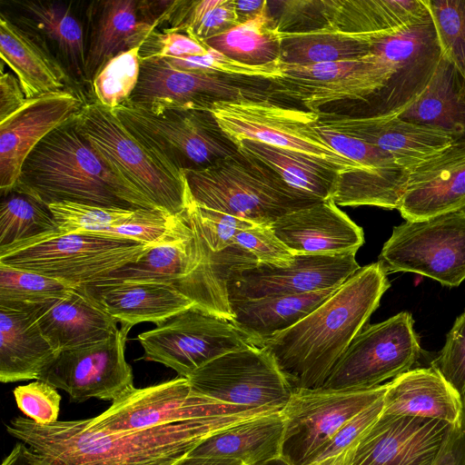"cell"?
<instances>
[{
  "label": "cell",
  "mask_w": 465,
  "mask_h": 465,
  "mask_svg": "<svg viewBox=\"0 0 465 465\" xmlns=\"http://www.w3.org/2000/svg\"><path fill=\"white\" fill-rule=\"evenodd\" d=\"M130 330L121 325L107 340L57 352L38 380L64 391L74 402L91 398L113 402L134 387L133 371L125 360Z\"/></svg>",
  "instance_id": "cell-17"
},
{
  "label": "cell",
  "mask_w": 465,
  "mask_h": 465,
  "mask_svg": "<svg viewBox=\"0 0 465 465\" xmlns=\"http://www.w3.org/2000/svg\"><path fill=\"white\" fill-rule=\"evenodd\" d=\"M137 340L143 359L162 363L184 378L223 354L252 345L231 320L198 304L140 333Z\"/></svg>",
  "instance_id": "cell-10"
},
{
  "label": "cell",
  "mask_w": 465,
  "mask_h": 465,
  "mask_svg": "<svg viewBox=\"0 0 465 465\" xmlns=\"http://www.w3.org/2000/svg\"><path fill=\"white\" fill-rule=\"evenodd\" d=\"M380 36L341 32L328 26L282 33L280 60L285 65L305 66L351 61L371 54L372 42Z\"/></svg>",
  "instance_id": "cell-36"
},
{
  "label": "cell",
  "mask_w": 465,
  "mask_h": 465,
  "mask_svg": "<svg viewBox=\"0 0 465 465\" xmlns=\"http://www.w3.org/2000/svg\"><path fill=\"white\" fill-rule=\"evenodd\" d=\"M284 419L282 411L222 430L200 443L187 456L239 460L244 465L282 460Z\"/></svg>",
  "instance_id": "cell-31"
},
{
  "label": "cell",
  "mask_w": 465,
  "mask_h": 465,
  "mask_svg": "<svg viewBox=\"0 0 465 465\" xmlns=\"http://www.w3.org/2000/svg\"><path fill=\"white\" fill-rule=\"evenodd\" d=\"M465 407L464 399L432 367L416 368L389 382L382 413L440 420L453 425Z\"/></svg>",
  "instance_id": "cell-27"
},
{
  "label": "cell",
  "mask_w": 465,
  "mask_h": 465,
  "mask_svg": "<svg viewBox=\"0 0 465 465\" xmlns=\"http://www.w3.org/2000/svg\"><path fill=\"white\" fill-rule=\"evenodd\" d=\"M48 205L74 202L157 209L119 178L78 132L74 120L46 135L25 158L13 189Z\"/></svg>",
  "instance_id": "cell-3"
},
{
  "label": "cell",
  "mask_w": 465,
  "mask_h": 465,
  "mask_svg": "<svg viewBox=\"0 0 465 465\" xmlns=\"http://www.w3.org/2000/svg\"><path fill=\"white\" fill-rule=\"evenodd\" d=\"M172 465H244L239 460L184 456Z\"/></svg>",
  "instance_id": "cell-58"
},
{
  "label": "cell",
  "mask_w": 465,
  "mask_h": 465,
  "mask_svg": "<svg viewBox=\"0 0 465 465\" xmlns=\"http://www.w3.org/2000/svg\"><path fill=\"white\" fill-rule=\"evenodd\" d=\"M320 115L321 124L387 152L408 170L453 142L450 134L403 120L398 114L348 116L321 112Z\"/></svg>",
  "instance_id": "cell-23"
},
{
  "label": "cell",
  "mask_w": 465,
  "mask_h": 465,
  "mask_svg": "<svg viewBox=\"0 0 465 465\" xmlns=\"http://www.w3.org/2000/svg\"><path fill=\"white\" fill-rule=\"evenodd\" d=\"M141 45L105 62L93 77L96 102L109 109L125 104L134 92L141 72Z\"/></svg>",
  "instance_id": "cell-43"
},
{
  "label": "cell",
  "mask_w": 465,
  "mask_h": 465,
  "mask_svg": "<svg viewBox=\"0 0 465 465\" xmlns=\"http://www.w3.org/2000/svg\"><path fill=\"white\" fill-rule=\"evenodd\" d=\"M170 28L204 41L237 25L234 0L181 1Z\"/></svg>",
  "instance_id": "cell-42"
},
{
  "label": "cell",
  "mask_w": 465,
  "mask_h": 465,
  "mask_svg": "<svg viewBox=\"0 0 465 465\" xmlns=\"http://www.w3.org/2000/svg\"><path fill=\"white\" fill-rule=\"evenodd\" d=\"M432 16L442 54L465 82V0H425Z\"/></svg>",
  "instance_id": "cell-45"
},
{
  "label": "cell",
  "mask_w": 465,
  "mask_h": 465,
  "mask_svg": "<svg viewBox=\"0 0 465 465\" xmlns=\"http://www.w3.org/2000/svg\"><path fill=\"white\" fill-rule=\"evenodd\" d=\"M22 6L36 28L54 43L73 71L84 75L87 50L84 28L71 7L41 1H27Z\"/></svg>",
  "instance_id": "cell-40"
},
{
  "label": "cell",
  "mask_w": 465,
  "mask_h": 465,
  "mask_svg": "<svg viewBox=\"0 0 465 465\" xmlns=\"http://www.w3.org/2000/svg\"><path fill=\"white\" fill-rule=\"evenodd\" d=\"M138 3L133 0H109L101 3L94 21L86 51L84 76L93 78L99 68L121 52L141 45L155 30L138 17Z\"/></svg>",
  "instance_id": "cell-34"
},
{
  "label": "cell",
  "mask_w": 465,
  "mask_h": 465,
  "mask_svg": "<svg viewBox=\"0 0 465 465\" xmlns=\"http://www.w3.org/2000/svg\"><path fill=\"white\" fill-rule=\"evenodd\" d=\"M209 111L237 147L242 140L257 141L326 160L343 170L361 168L320 136L316 124L321 112L283 105L272 99L217 102Z\"/></svg>",
  "instance_id": "cell-8"
},
{
  "label": "cell",
  "mask_w": 465,
  "mask_h": 465,
  "mask_svg": "<svg viewBox=\"0 0 465 465\" xmlns=\"http://www.w3.org/2000/svg\"><path fill=\"white\" fill-rule=\"evenodd\" d=\"M409 177L403 167L341 171L331 200L341 206L370 205L398 209Z\"/></svg>",
  "instance_id": "cell-37"
},
{
  "label": "cell",
  "mask_w": 465,
  "mask_h": 465,
  "mask_svg": "<svg viewBox=\"0 0 465 465\" xmlns=\"http://www.w3.org/2000/svg\"><path fill=\"white\" fill-rule=\"evenodd\" d=\"M227 57L248 65L281 62V32L269 6L259 15L203 41Z\"/></svg>",
  "instance_id": "cell-38"
},
{
  "label": "cell",
  "mask_w": 465,
  "mask_h": 465,
  "mask_svg": "<svg viewBox=\"0 0 465 465\" xmlns=\"http://www.w3.org/2000/svg\"><path fill=\"white\" fill-rule=\"evenodd\" d=\"M26 101L16 76L1 71L0 75V121L18 110Z\"/></svg>",
  "instance_id": "cell-55"
},
{
  "label": "cell",
  "mask_w": 465,
  "mask_h": 465,
  "mask_svg": "<svg viewBox=\"0 0 465 465\" xmlns=\"http://www.w3.org/2000/svg\"><path fill=\"white\" fill-rule=\"evenodd\" d=\"M235 243L250 252L258 263L286 266L295 255L276 237L270 225H255L241 231Z\"/></svg>",
  "instance_id": "cell-51"
},
{
  "label": "cell",
  "mask_w": 465,
  "mask_h": 465,
  "mask_svg": "<svg viewBox=\"0 0 465 465\" xmlns=\"http://www.w3.org/2000/svg\"><path fill=\"white\" fill-rule=\"evenodd\" d=\"M187 379L200 394L247 408L282 410L293 391L273 357L254 345L223 354Z\"/></svg>",
  "instance_id": "cell-15"
},
{
  "label": "cell",
  "mask_w": 465,
  "mask_h": 465,
  "mask_svg": "<svg viewBox=\"0 0 465 465\" xmlns=\"http://www.w3.org/2000/svg\"><path fill=\"white\" fill-rule=\"evenodd\" d=\"M71 285L0 262V308L30 310L64 296Z\"/></svg>",
  "instance_id": "cell-41"
},
{
  "label": "cell",
  "mask_w": 465,
  "mask_h": 465,
  "mask_svg": "<svg viewBox=\"0 0 465 465\" xmlns=\"http://www.w3.org/2000/svg\"><path fill=\"white\" fill-rule=\"evenodd\" d=\"M429 14L425 0L322 1V26L380 37L393 35Z\"/></svg>",
  "instance_id": "cell-28"
},
{
  "label": "cell",
  "mask_w": 465,
  "mask_h": 465,
  "mask_svg": "<svg viewBox=\"0 0 465 465\" xmlns=\"http://www.w3.org/2000/svg\"><path fill=\"white\" fill-rule=\"evenodd\" d=\"M399 116L465 139V82L443 54L421 94Z\"/></svg>",
  "instance_id": "cell-33"
},
{
  "label": "cell",
  "mask_w": 465,
  "mask_h": 465,
  "mask_svg": "<svg viewBox=\"0 0 465 465\" xmlns=\"http://www.w3.org/2000/svg\"><path fill=\"white\" fill-rule=\"evenodd\" d=\"M397 210L411 222L465 211V139L409 170Z\"/></svg>",
  "instance_id": "cell-22"
},
{
  "label": "cell",
  "mask_w": 465,
  "mask_h": 465,
  "mask_svg": "<svg viewBox=\"0 0 465 465\" xmlns=\"http://www.w3.org/2000/svg\"><path fill=\"white\" fill-rule=\"evenodd\" d=\"M431 465H465V407L450 426Z\"/></svg>",
  "instance_id": "cell-54"
},
{
  "label": "cell",
  "mask_w": 465,
  "mask_h": 465,
  "mask_svg": "<svg viewBox=\"0 0 465 465\" xmlns=\"http://www.w3.org/2000/svg\"><path fill=\"white\" fill-rule=\"evenodd\" d=\"M389 382L366 390H293L282 410V460L305 465L308 459L354 415L382 398Z\"/></svg>",
  "instance_id": "cell-14"
},
{
  "label": "cell",
  "mask_w": 465,
  "mask_h": 465,
  "mask_svg": "<svg viewBox=\"0 0 465 465\" xmlns=\"http://www.w3.org/2000/svg\"><path fill=\"white\" fill-rule=\"evenodd\" d=\"M464 402H465V396H464Z\"/></svg>",
  "instance_id": "cell-61"
},
{
  "label": "cell",
  "mask_w": 465,
  "mask_h": 465,
  "mask_svg": "<svg viewBox=\"0 0 465 465\" xmlns=\"http://www.w3.org/2000/svg\"><path fill=\"white\" fill-rule=\"evenodd\" d=\"M390 287L380 262L356 272L315 310L261 346L293 390L322 389Z\"/></svg>",
  "instance_id": "cell-2"
},
{
  "label": "cell",
  "mask_w": 465,
  "mask_h": 465,
  "mask_svg": "<svg viewBox=\"0 0 465 465\" xmlns=\"http://www.w3.org/2000/svg\"><path fill=\"white\" fill-rule=\"evenodd\" d=\"M371 54L387 64L391 78L363 115L401 114L423 92L442 56L430 15L393 34L375 39Z\"/></svg>",
  "instance_id": "cell-16"
},
{
  "label": "cell",
  "mask_w": 465,
  "mask_h": 465,
  "mask_svg": "<svg viewBox=\"0 0 465 465\" xmlns=\"http://www.w3.org/2000/svg\"><path fill=\"white\" fill-rule=\"evenodd\" d=\"M186 213L196 225L208 247L214 252H221L236 245L235 236L238 232L258 225L219 211L197 205L191 200Z\"/></svg>",
  "instance_id": "cell-47"
},
{
  "label": "cell",
  "mask_w": 465,
  "mask_h": 465,
  "mask_svg": "<svg viewBox=\"0 0 465 465\" xmlns=\"http://www.w3.org/2000/svg\"><path fill=\"white\" fill-rule=\"evenodd\" d=\"M383 397L345 422L332 438L317 450L305 465L332 458L342 453L382 413Z\"/></svg>",
  "instance_id": "cell-53"
},
{
  "label": "cell",
  "mask_w": 465,
  "mask_h": 465,
  "mask_svg": "<svg viewBox=\"0 0 465 465\" xmlns=\"http://www.w3.org/2000/svg\"><path fill=\"white\" fill-rule=\"evenodd\" d=\"M56 352L30 310L0 308V381L38 380Z\"/></svg>",
  "instance_id": "cell-29"
},
{
  "label": "cell",
  "mask_w": 465,
  "mask_h": 465,
  "mask_svg": "<svg viewBox=\"0 0 465 465\" xmlns=\"http://www.w3.org/2000/svg\"><path fill=\"white\" fill-rule=\"evenodd\" d=\"M339 287L298 295L230 301L233 314L231 322L252 345L261 348L264 341L306 317Z\"/></svg>",
  "instance_id": "cell-32"
},
{
  "label": "cell",
  "mask_w": 465,
  "mask_h": 465,
  "mask_svg": "<svg viewBox=\"0 0 465 465\" xmlns=\"http://www.w3.org/2000/svg\"><path fill=\"white\" fill-rule=\"evenodd\" d=\"M320 136L336 153L364 169L401 167L387 152L361 139L341 133L320 122L316 124Z\"/></svg>",
  "instance_id": "cell-48"
},
{
  "label": "cell",
  "mask_w": 465,
  "mask_h": 465,
  "mask_svg": "<svg viewBox=\"0 0 465 465\" xmlns=\"http://www.w3.org/2000/svg\"><path fill=\"white\" fill-rule=\"evenodd\" d=\"M78 132L108 167L157 209L180 216L190 202L183 171L124 124L113 109L85 104L74 119Z\"/></svg>",
  "instance_id": "cell-4"
},
{
  "label": "cell",
  "mask_w": 465,
  "mask_h": 465,
  "mask_svg": "<svg viewBox=\"0 0 465 465\" xmlns=\"http://www.w3.org/2000/svg\"><path fill=\"white\" fill-rule=\"evenodd\" d=\"M121 325H156L196 303L173 284L159 282H96L76 287Z\"/></svg>",
  "instance_id": "cell-25"
},
{
  "label": "cell",
  "mask_w": 465,
  "mask_h": 465,
  "mask_svg": "<svg viewBox=\"0 0 465 465\" xmlns=\"http://www.w3.org/2000/svg\"><path fill=\"white\" fill-rule=\"evenodd\" d=\"M262 409L266 408L228 404L200 394L192 389L187 378L178 376L145 388L133 387L105 411L86 420L94 428L121 432Z\"/></svg>",
  "instance_id": "cell-12"
},
{
  "label": "cell",
  "mask_w": 465,
  "mask_h": 465,
  "mask_svg": "<svg viewBox=\"0 0 465 465\" xmlns=\"http://www.w3.org/2000/svg\"><path fill=\"white\" fill-rule=\"evenodd\" d=\"M388 272H414L449 287L465 280V211L395 226L379 261Z\"/></svg>",
  "instance_id": "cell-9"
},
{
  "label": "cell",
  "mask_w": 465,
  "mask_h": 465,
  "mask_svg": "<svg viewBox=\"0 0 465 465\" xmlns=\"http://www.w3.org/2000/svg\"><path fill=\"white\" fill-rule=\"evenodd\" d=\"M35 315L56 353L107 340L119 330L117 321L77 288L35 307Z\"/></svg>",
  "instance_id": "cell-26"
},
{
  "label": "cell",
  "mask_w": 465,
  "mask_h": 465,
  "mask_svg": "<svg viewBox=\"0 0 465 465\" xmlns=\"http://www.w3.org/2000/svg\"><path fill=\"white\" fill-rule=\"evenodd\" d=\"M210 49L203 41L180 32L153 30L143 42L141 61L203 55Z\"/></svg>",
  "instance_id": "cell-52"
},
{
  "label": "cell",
  "mask_w": 465,
  "mask_h": 465,
  "mask_svg": "<svg viewBox=\"0 0 465 465\" xmlns=\"http://www.w3.org/2000/svg\"><path fill=\"white\" fill-rule=\"evenodd\" d=\"M0 57L15 73L26 99L66 88L67 74L29 31L0 15Z\"/></svg>",
  "instance_id": "cell-30"
},
{
  "label": "cell",
  "mask_w": 465,
  "mask_h": 465,
  "mask_svg": "<svg viewBox=\"0 0 465 465\" xmlns=\"http://www.w3.org/2000/svg\"><path fill=\"white\" fill-rule=\"evenodd\" d=\"M1 465H36V463L33 451L26 444L20 441L13 447Z\"/></svg>",
  "instance_id": "cell-57"
},
{
  "label": "cell",
  "mask_w": 465,
  "mask_h": 465,
  "mask_svg": "<svg viewBox=\"0 0 465 465\" xmlns=\"http://www.w3.org/2000/svg\"><path fill=\"white\" fill-rule=\"evenodd\" d=\"M391 69L378 56L351 61L296 66L282 64V75L270 81V98L289 100L305 110L320 113V108L341 101L364 104L387 85Z\"/></svg>",
  "instance_id": "cell-13"
},
{
  "label": "cell",
  "mask_w": 465,
  "mask_h": 465,
  "mask_svg": "<svg viewBox=\"0 0 465 465\" xmlns=\"http://www.w3.org/2000/svg\"><path fill=\"white\" fill-rule=\"evenodd\" d=\"M269 81L174 68L166 59L141 61L138 84L127 102L209 110L217 102L271 99Z\"/></svg>",
  "instance_id": "cell-18"
},
{
  "label": "cell",
  "mask_w": 465,
  "mask_h": 465,
  "mask_svg": "<svg viewBox=\"0 0 465 465\" xmlns=\"http://www.w3.org/2000/svg\"><path fill=\"white\" fill-rule=\"evenodd\" d=\"M341 458H342V453H341L338 456H335V457H332V458H329V459H325L323 460H321V461H318V462H314V463L310 464V465H341Z\"/></svg>",
  "instance_id": "cell-59"
},
{
  "label": "cell",
  "mask_w": 465,
  "mask_h": 465,
  "mask_svg": "<svg viewBox=\"0 0 465 465\" xmlns=\"http://www.w3.org/2000/svg\"><path fill=\"white\" fill-rule=\"evenodd\" d=\"M430 365L437 369L464 399L465 311L456 319L447 334L443 348Z\"/></svg>",
  "instance_id": "cell-50"
},
{
  "label": "cell",
  "mask_w": 465,
  "mask_h": 465,
  "mask_svg": "<svg viewBox=\"0 0 465 465\" xmlns=\"http://www.w3.org/2000/svg\"><path fill=\"white\" fill-rule=\"evenodd\" d=\"M1 197L0 252L43 236L61 233L45 203L15 190Z\"/></svg>",
  "instance_id": "cell-39"
},
{
  "label": "cell",
  "mask_w": 465,
  "mask_h": 465,
  "mask_svg": "<svg viewBox=\"0 0 465 465\" xmlns=\"http://www.w3.org/2000/svg\"><path fill=\"white\" fill-rule=\"evenodd\" d=\"M411 314L401 312L365 326L334 365L322 389L366 390L410 371L420 356Z\"/></svg>",
  "instance_id": "cell-11"
},
{
  "label": "cell",
  "mask_w": 465,
  "mask_h": 465,
  "mask_svg": "<svg viewBox=\"0 0 465 465\" xmlns=\"http://www.w3.org/2000/svg\"><path fill=\"white\" fill-rule=\"evenodd\" d=\"M85 104L81 94L66 87L26 99L0 121L1 195L13 191L33 149L54 130L74 121Z\"/></svg>",
  "instance_id": "cell-21"
},
{
  "label": "cell",
  "mask_w": 465,
  "mask_h": 465,
  "mask_svg": "<svg viewBox=\"0 0 465 465\" xmlns=\"http://www.w3.org/2000/svg\"><path fill=\"white\" fill-rule=\"evenodd\" d=\"M465 311V310H464Z\"/></svg>",
  "instance_id": "cell-62"
},
{
  "label": "cell",
  "mask_w": 465,
  "mask_h": 465,
  "mask_svg": "<svg viewBox=\"0 0 465 465\" xmlns=\"http://www.w3.org/2000/svg\"><path fill=\"white\" fill-rule=\"evenodd\" d=\"M238 149L273 170L288 185L321 201L331 199L340 166L303 153L242 140Z\"/></svg>",
  "instance_id": "cell-35"
},
{
  "label": "cell",
  "mask_w": 465,
  "mask_h": 465,
  "mask_svg": "<svg viewBox=\"0 0 465 465\" xmlns=\"http://www.w3.org/2000/svg\"><path fill=\"white\" fill-rule=\"evenodd\" d=\"M267 465H287L286 463H284L282 460H277V461H274V462H272V463H269Z\"/></svg>",
  "instance_id": "cell-60"
},
{
  "label": "cell",
  "mask_w": 465,
  "mask_h": 465,
  "mask_svg": "<svg viewBox=\"0 0 465 465\" xmlns=\"http://www.w3.org/2000/svg\"><path fill=\"white\" fill-rule=\"evenodd\" d=\"M356 252L295 254L286 266L257 263L234 271L228 282L229 301L298 295L335 288L361 267Z\"/></svg>",
  "instance_id": "cell-19"
},
{
  "label": "cell",
  "mask_w": 465,
  "mask_h": 465,
  "mask_svg": "<svg viewBox=\"0 0 465 465\" xmlns=\"http://www.w3.org/2000/svg\"><path fill=\"white\" fill-rule=\"evenodd\" d=\"M47 206L61 233H105L110 228L125 223L138 210L74 202L53 203Z\"/></svg>",
  "instance_id": "cell-44"
},
{
  "label": "cell",
  "mask_w": 465,
  "mask_h": 465,
  "mask_svg": "<svg viewBox=\"0 0 465 465\" xmlns=\"http://www.w3.org/2000/svg\"><path fill=\"white\" fill-rule=\"evenodd\" d=\"M270 227L294 255L357 252L364 242L361 227L331 199L289 213Z\"/></svg>",
  "instance_id": "cell-24"
},
{
  "label": "cell",
  "mask_w": 465,
  "mask_h": 465,
  "mask_svg": "<svg viewBox=\"0 0 465 465\" xmlns=\"http://www.w3.org/2000/svg\"><path fill=\"white\" fill-rule=\"evenodd\" d=\"M234 5L238 23L241 24L259 15L265 8L268 7V1L234 0Z\"/></svg>",
  "instance_id": "cell-56"
},
{
  "label": "cell",
  "mask_w": 465,
  "mask_h": 465,
  "mask_svg": "<svg viewBox=\"0 0 465 465\" xmlns=\"http://www.w3.org/2000/svg\"><path fill=\"white\" fill-rule=\"evenodd\" d=\"M113 110L181 171L208 167L239 150L206 109L126 102Z\"/></svg>",
  "instance_id": "cell-7"
},
{
  "label": "cell",
  "mask_w": 465,
  "mask_h": 465,
  "mask_svg": "<svg viewBox=\"0 0 465 465\" xmlns=\"http://www.w3.org/2000/svg\"><path fill=\"white\" fill-rule=\"evenodd\" d=\"M97 232L56 233L0 252V262L59 280L74 288L98 282L149 247Z\"/></svg>",
  "instance_id": "cell-6"
},
{
  "label": "cell",
  "mask_w": 465,
  "mask_h": 465,
  "mask_svg": "<svg viewBox=\"0 0 465 465\" xmlns=\"http://www.w3.org/2000/svg\"><path fill=\"white\" fill-rule=\"evenodd\" d=\"M277 411L266 408L121 432L94 428L86 419L39 424L17 416L6 431L29 447L36 465H172L207 438Z\"/></svg>",
  "instance_id": "cell-1"
},
{
  "label": "cell",
  "mask_w": 465,
  "mask_h": 465,
  "mask_svg": "<svg viewBox=\"0 0 465 465\" xmlns=\"http://www.w3.org/2000/svg\"><path fill=\"white\" fill-rule=\"evenodd\" d=\"M166 61L174 68L185 71L218 74L272 81L282 75V62L266 65H248L232 60L210 47L203 55L168 58Z\"/></svg>",
  "instance_id": "cell-46"
},
{
  "label": "cell",
  "mask_w": 465,
  "mask_h": 465,
  "mask_svg": "<svg viewBox=\"0 0 465 465\" xmlns=\"http://www.w3.org/2000/svg\"><path fill=\"white\" fill-rule=\"evenodd\" d=\"M450 426L381 413L342 452L341 465H431Z\"/></svg>",
  "instance_id": "cell-20"
},
{
  "label": "cell",
  "mask_w": 465,
  "mask_h": 465,
  "mask_svg": "<svg viewBox=\"0 0 465 465\" xmlns=\"http://www.w3.org/2000/svg\"><path fill=\"white\" fill-rule=\"evenodd\" d=\"M190 200L259 225L322 202L288 185L269 166L240 150L215 163L183 171Z\"/></svg>",
  "instance_id": "cell-5"
},
{
  "label": "cell",
  "mask_w": 465,
  "mask_h": 465,
  "mask_svg": "<svg viewBox=\"0 0 465 465\" xmlns=\"http://www.w3.org/2000/svg\"><path fill=\"white\" fill-rule=\"evenodd\" d=\"M13 394L18 409L28 419L39 424L57 421L61 395L54 386L36 380L15 387Z\"/></svg>",
  "instance_id": "cell-49"
}]
</instances>
